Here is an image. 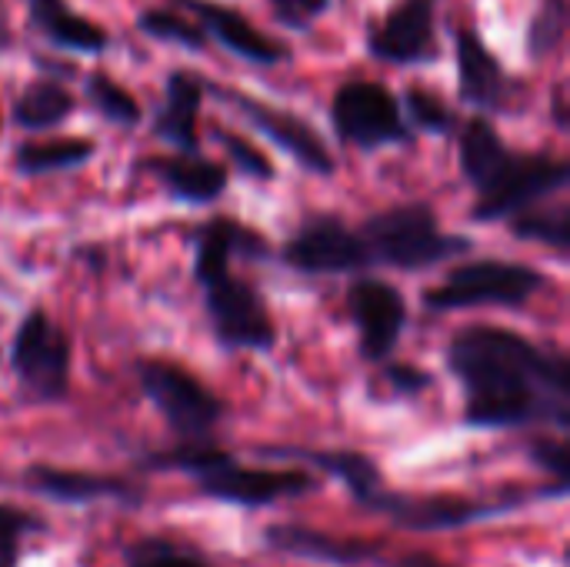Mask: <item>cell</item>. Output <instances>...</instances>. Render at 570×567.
I'll return each instance as SVG.
<instances>
[{"label": "cell", "mask_w": 570, "mask_h": 567, "mask_svg": "<svg viewBox=\"0 0 570 567\" xmlns=\"http://www.w3.org/2000/svg\"><path fill=\"white\" fill-rule=\"evenodd\" d=\"M444 364L464 394V428L570 431V361L564 351L541 348L508 328L468 324L448 341Z\"/></svg>", "instance_id": "1"}, {"label": "cell", "mask_w": 570, "mask_h": 567, "mask_svg": "<svg viewBox=\"0 0 570 567\" xmlns=\"http://www.w3.org/2000/svg\"><path fill=\"white\" fill-rule=\"evenodd\" d=\"M458 160L464 180L478 190L471 217L481 224L508 221L511 214L561 194L570 180L564 157L508 147L494 120L484 114H471L458 124Z\"/></svg>", "instance_id": "2"}, {"label": "cell", "mask_w": 570, "mask_h": 567, "mask_svg": "<svg viewBox=\"0 0 570 567\" xmlns=\"http://www.w3.org/2000/svg\"><path fill=\"white\" fill-rule=\"evenodd\" d=\"M144 471H177L194 481L197 495L207 501L234 508H274L287 498H304L317 491L311 468H250L214 441H177L174 448L140 458Z\"/></svg>", "instance_id": "3"}, {"label": "cell", "mask_w": 570, "mask_h": 567, "mask_svg": "<svg viewBox=\"0 0 570 567\" xmlns=\"http://www.w3.org/2000/svg\"><path fill=\"white\" fill-rule=\"evenodd\" d=\"M568 488L570 485L551 481L541 488H518L501 498H468V495H411L384 485L364 501V511L387 518L401 531L438 535V531H461L478 521H494L538 501H561L568 498Z\"/></svg>", "instance_id": "4"}, {"label": "cell", "mask_w": 570, "mask_h": 567, "mask_svg": "<svg viewBox=\"0 0 570 567\" xmlns=\"http://www.w3.org/2000/svg\"><path fill=\"white\" fill-rule=\"evenodd\" d=\"M361 237L371 251L374 267L394 271H431L454 257H464L474 241L441 227L438 211L428 201H407L371 214L361 227Z\"/></svg>", "instance_id": "5"}, {"label": "cell", "mask_w": 570, "mask_h": 567, "mask_svg": "<svg viewBox=\"0 0 570 567\" xmlns=\"http://www.w3.org/2000/svg\"><path fill=\"white\" fill-rule=\"evenodd\" d=\"M134 378L177 441H214L227 404L194 371L167 358H137Z\"/></svg>", "instance_id": "6"}, {"label": "cell", "mask_w": 570, "mask_h": 567, "mask_svg": "<svg viewBox=\"0 0 570 567\" xmlns=\"http://www.w3.org/2000/svg\"><path fill=\"white\" fill-rule=\"evenodd\" d=\"M70 334L43 311L30 307L10 341V371L30 404H60L70 394Z\"/></svg>", "instance_id": "7"}, {"label": "cell", "mask_w": 570, "mask_h": 567, "mask_svg": "<svg viewBox=\"0 0 570 567\" xmlns=\"http://www.w3.org/2000/svg\"><path fill=\"white\" fill-rule=\"evenodd\" d=\"M544 274L521 261L484 257L464 261L424 294L431 311H468V307H524L544 287Z\"/></svg>", "instance_id": "8"}, {"label": "cell", "mask_w": 570, "mask_h": 567, "mask_svg": "<svg viewBox=\"0 0 570 567\" xmlns=\"http://www.w3.org/2000/svg\"><path fill=\"white\" fill-rule=\"evenodd\" d=\"M204 291V307L220 351H254L267 354L277 344L274 314L254 281L234 274V267L197 281Z\"/></svg>", "instance_id": "9"}, {"label": "cell", "mask_w": 570, "mask_h": 567, "mask_svg": "<svg viewBox=\"0 0 570 567\" xmlns=\"http://www.w3.org/2000/svg\"><path fill=\"white\" fill-rule=\"evenodd\" d=\"M331 127L347 147L367 154L384 147H407L414 140L397 94L377 80H344L331 97Z\"/></svg>", "instance_id": "10"}, {"label": "cell", "mask_w": 570, "mask_h": 567, "mask_svg": "<svg viewBox=\"0 0 570 567\" xmlns=\"http://www.w3.org/2000/svg\"><path fill=\"white\" fill-rule=\"evenodd\" d=\"M281 261L307 277H337V274H367L374 271L371 251L357 227L341 214H311L281 247Z\"/></svg>", "instance_id": "11"}, {"label": "cell", "mask_w": 570, "mask_h": 567, "mask_svg": "<svg viewBox=\"0 0 570 567\" xmlns=\"http://www.w3.org/2000/svg\"><path fill=\"white\" fill-rule=\"evenodd\" d=\"M207 94H214L217 100H227L240 110V117L261 134L267 137L277 150H284L301 170L314 174V177H331L337 170V160L327 147V140L317 134V127L297 114H291L287 107H274V104H264L244 90H234V87H217L207 80Z\"/></svg>", "instance_id": "12"}, {"label": "cell", "mask_w": 570, "mask_h": 567, "mask_svg": "<svg viewBox=\"0 0 570 567\" xmlns=\"http://www.w3.org/2000/svg\"><path fill=\"white\" fill-rule=\"evenodd\" d=\"M454 63H458V97L474 114H514L524 84L501 63V57L484 43L474 27L454 30Z\"/></svg>", "instance_id": "13"}, {"label": "cell", "mask_w": 570, "mask_h": 567, "mask_svg": "<svg viewBox=\"0 0 570 567\" xmlns=\"http://www.w3.org/2000/svg\"><path fill=\"white\" fill-rule=\"evenodd\" d=\"M347 311L357 328V351L367 364H384L407 328V297L381 277L357 274L347 287Z\"/></svg>", "instance_id": "14"}, {"label": "cell", "mask_w": 570, "mask_h": 567, "mask_svg": "<svg viewBox=\"0 0 570 567\" xmlns=\"http://www.w3.org/2000/svg\"><path fill=\"white\" fill-rule=\"evenodd\" d=\"M367 53L381 63L414 67L434 63L438 47V0H394L391 10L371 23Z\"/></svg>", "instance_id": "15"}, {"label": "cell", "mask_w": 570, "mask_h": 567, "mask_svg": "<svg viewBox=\"0 0 570 567\" xmlns=\"http://www.w3.org/2000/svg\"><path fill=\"white\" fill-rule=\"evenodd\" d=\"M20 488L33 498L87 508V505H120V508H140L147 501V491L120 475H100V471H80V468H57V465H27L20 475Z\"/></svg>", "instance_id": "16"}, {"label": "cell", "mask_w": 570, "mask_h": 567, "mask_svg": "<svg viewBox=\"0 0 570 567\" xmlns=\"http://www.w3.org/2000/svg\"><path fill=\"white\" fill-rule=\"evenodd\" d=\"M264 548L274 555H287V558H301V561H314V565L331 567H361L377 565L384 558V545L381 541H367V538H341L311 525H267L261 535Z\"/></svg>", "instance_id": "17"}, {"label": "cell", "mask_w": 570, "mask_h": 567, "mask_svg": "<svg viewBox=\"0 0 570 567\" xmlns=\"http://www.w3.org/2000/svg\"><path fill=\"white\" fill-rule=\"evenodd\" d=\"M180 10H187L207 37H214L224 50H230L234 57L254 63V67H277L291 57L287 43L267 37L264 30H257L237 7L220 3V0H167Z\"/></svg>", "instance_id": "18"}, {"label": "cell", "mask_w": 570, "mask_h": 567, "mask_svg": "<svg viewBox=\"0 0 570 567\" xmlns=\"http://www.w3.org/2000/svg\"><path fill=\"white\" fill-rule=\"evenodd\" d=\"M257 458L264 461H294L304 465L311 471H321L327 478H334L337 485H344V491L351 495V501L357 508H364V501L384 488V475L381 465L364 454V451H351V448H304V444H261L254 448Z\"/></svg>", "instance_id": "19"}, {"label": "cell", "mask_w": 570, "mask_h": 567, "mask_svg": "<svg viewBox=\"0 0 570 567\" xmlns=\"http://www.w3.org/2000/svg\"><path fill=\"white\" fill-rule=\"evenodd\" d=\"M140 167L164 187V194L170 201L190 204V207L217 204L227 194V180H230L224 164L200 157L197 150L194 154L174 150L167 157H144Z\"/></svg>", "instance_id": "20"}, {"label": "cell", "mask_w": 570, "mask_h": 567, "mask_svg": "<svg viewBox=\"0 0 570 567\" xmlns=\"http://www.w3.org/2000/svg\"><path fill=\"white\" fill-rule=\"evenodd\" d=\"M271 254H274L271 241L257 227H250V224H244V221H237L230 214H217V217H210V221H204L197 227V237H194V281L210 277L217 271H227L237 257L240 261H264Z\"/></svg>", "instance_id": "21"}, {"label": "cell", "mask_w": 570, "mask_h": 567, "mask_svg": "<svg viewBox=\"0 0 570 567\" xmlns=\"http://www.w3.org/2000/svg\"><path fill=\"white\" fill-rule=\"evenodd\" d=\"M204 94H207V77L194 70H170L164 80V97L150 120V134L170 144L174 150H184V154L200 150L197 120H200Z\"/></svg>", "instance_id": "22"}, {"label": "cell", "mask_w": 570, "mask_h": 567, "mask_svg": "<svg viewBox=\"0 0 570 567\" xmlns=\"http://www.w3.org/2000/svg\"><path fill=\"white\" fill-rule=\"evenodd\" d=\"M27 23L47 43L67 53L97 57L110 47V33L104 30V23L73 10L70 0H27Z\"/></svg>", "instance_id": "23"}, {"label": "cell", "mask_w": 570, "mask_h": 567, "mask_svg": "<svg viewBox=\"0 0 570 567\" xmlns=\"http://www.w3.org/2000/svg\"><path fill=\"white\" fill-rule=\"evenodd\" d=\"M73 110H77V97L70 94L67 84H60L53 77H37L17 94L10 117L27 134H47V130H57L60 124H67L73 117Z\"/></svg>", "instance_id": "24"}, {"label": "cell", "mask_w": 570, "mask_h": 567, "mask_svg": "<svg viewBox=\"0 0 570 567\" xmlns=\"http://www.w3.org/2000/svg\"><path fill=\"white\" fill-rule=\"evenodd\" d=\"M97 154L90 137H50V140H23L13 150V167L23 177H43L57 170L83 167Z\"/></svg>", "instance_id": "25"}, {"label": "cell", "mask_w": 570, "mask_h": 567, "mask_svg": "<svg viewBox=\"0 0 570 567\" xmlns=\"http://www.w3.org/2000/svg\"><path fill=\"white\" fill-rule=\"evenodd\" d=\"M508 231L518 237V241H531V244H544L558 254H568L570 247V211L564 201L558 204H534V207H524L518 214L508 217Z\"/></svg>", "instance_id": "26"}, {"label": "cell", "mask_w": 570, "mask_h": 567, "mask_svg": "<svg viewBox=\"0 0 570 567\" xmlns=\"http://www.w3.org/2000/svg\"><path fill=\"white\" fill-rule=\"evenodd\" d=\"M137 30L150 40L174 43V47L190 50V53H200L210 40L204 33V27L187 10H180L167 0H164V7H147L144 13H137Z\"/></svg>", "instance_id": "27"}, {"label": "cell", "mask_w": 570, "mask_h": 567, "mask_svg": "<svg viewBox=\"0 0 570 567\" xmlns=\"http://www.w3.org/2000/svg\"><path fill=\"white\" fill-rule=\"evenodd\" d=\"M83 94H87V104L94 107V114L104 117V120L114 124V127H137V124L144 120V110H140L137 97H134L120 80H114V77L104 74V70L87 74Z\"/></svg>", "instance_id": "28"}, {"label": "cell", "mask_w": 570, "mask_h": 567, "mask_svg": "<svg viewBox=\"0 0 570 567\" xmlns=\"http://www.w3.org/2000/svg\"><path fill=\"white\" fill-rule=\"evenodd\" d=\"M397 100H401V114H404V120H407V127L414 134L444 137V134L458 130V110L438 90L411 84V87H404V94Z\"/></svg>", "instance_id": "29"}, {"label": "cell", "mask_w": 570, "mask_h": 567, "mask_svg": "<svg viewBox=\"0 0 570 567\" xmlns=\"http://www.w3.org/2000/svg\"><path fill=\"white\" fill-rule=\"evenodd\" d=\"M124 567H214L200 551L160 535H144L124 548Z\"/></svg>", "instance_id": "30"}, {"label": "cell", "mask_w": 570, "mask_h": 567, "mask_svg": "<svg viewBox=\"0 0 570 567\" xmlns=\"http://www.w3.org/2000/svg\"><path fill=\"white\" fill-rule=\"evenodd\" d=\"M570 7L568 0H541L531 23H528V37H524V50L531 60H544L551 57L568 33Z\"/></svg>", "instance_id": "31"}, {"label": "cell", "mask_w": 570, "mask_h": 567, "mask_svg": "<svg viewBox=\"0 0 570 567\" xmlns=\"http://www.w3.org/2000/svg\"><path fill=\"white\" fill-rule=\"evenodd\" d=\"M33 535H47V521L27 508L0 505V567L20 565L23 541Z\"/></svg>", "instance_id": "32"}, {"label": "cell", "mask_w": 570, "mask_h": 567, "mask_svg": "<svg viewBox=\"0 0 570 567\" xmlns=\"http://www.w3.org/2000/svg\"><path fill=\"white\" fill-rule=\"evenodd\" d=\"M217 140H220V147L227 150V160L244 174V177H254V180H274L277 177V170H274V164H271V157L257 147V144H250V137H240L237 130H217Z\"/></svg>", "instance_id": "33"}, {"label": "cell", "mask_w": 570, "mask_h": 567, "mask_svg": "<svg viewBox=\"0 0 570 567\" xmlns=\"http://www.w3.org/2000/svg\"><path fill=\"white\" fill-rule=\"evenodd\" d=\"M528 458L538 471H544L551 481L570 485V465H568V441L564 434L558 438H534L528 444Z\"/></svg>", "instance_id": "34"}, {"label": "cell", "mask_w": 570, "mask_h": 567, "mask_svg": "<svg viewBox=\"0 0 570 567\" xmlns=\"http://www.w3.org/2000/svg\"><path fill=\"white\" fill-rule=\"evenodd\" d=\"M331 3H334V0H267L274 20H277L284 30H297V33L311 30V27L331 10Z\"/></svg>", "instance_id": "35"}, {"label": "cell", "mask_w": 570, "mask_h": 567, "mask_svg": "<svg viewBox=\"0 0 570 567\" xmlns=\"http://www.w3.org/2000/svg\"><path fill=\"white\" fill-rule=\"evenodd\" d=\"M381 378H384V384L397 398H417V394H424L434 384V374L431 371H424L417 364H401V361H391V358L381 364Z\"/></svg>", "instance_id": "36"}, {"label": "cell", "mask_w": 570, "mask_h": 567, "mask_svg": "<svg viewBox=\"0 0 570 567\" xmlns=\"http://www.w3.org/2000/svg\"><path fill=\"white\" fill-rule=\"evenodd\" d=\"M554 117H558V124H561V127H568V107H564V87H558V90H554Z\"/></svg>", "instance_id": "37"}, {"label": "cell", "mask_w": 570, "mask_h": 567, "mask_svg": "<svg viewBox=\"0 0 570 567\" xmlns=\"http://www.w3.org/2000/svg\"><path fill=\"white\" fill-rule=\"evenodd\" d=\"M13 47V37H10V27H7V13H3V0H0V53Z\"/></svg>", "instance_id": "38"}]
</instances>
